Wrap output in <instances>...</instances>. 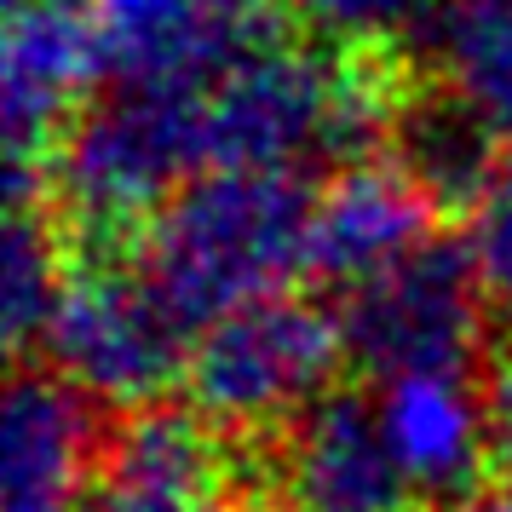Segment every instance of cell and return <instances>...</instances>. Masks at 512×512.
<instances>
[{"label":"cell","mask_w":512,"mask_h":512,"mask_svg":"<svg viewBox=\"0 0 512 512\" xmlns=\"http://www.w3.org/2000/svg\"><path fill=\"white\" fill-rule=\"evenodd\" d=\"M311 202L294 173H196L144 236V277L190 334H202L305 271Z\"/></svg>","instance_id":"cell-1"},{"label":"cell","mask_w":512,"mask_h":512,"mask_svg":"<svg viewBox=\"0 0 512 512\" xmlns=\"http://www.w3.org/2000/svg\"><path fill=\"white\" fill-rule=\"evenodd\" d=\"M397 110L403 98L374 64L265 35L202 93L208 162L294 173L305 156H334L351 167L369 162L380 139H392Z\"/></svg>","instance_id":"cell-2"},{"label":"cell","mask_w":512,"mask_h":512,"mask_svg":"<svg viewBox=\"0 0 512 512\" xmlns=\"http://www.w3.org/2000/svg\"><path fill=\"white\" fill-rule=\"evenodd\" d=\"M202 162V93L116 87L93 110H81V121L52 150L47 185L87 248H116L139 236V225H156Z\"/></svg>","instance_id":"cell-3"},{"label":"cell","mask_w":512,"mask_h":512,"mask_svg":"<svg viewBox=\"0 0 512 512\" xmlns=\"http://www.w3.org/2000/svg\"><path fill=\"white\" fill-rule=\"evenodd\" d=\"M346 357V328L323 305L271 294L219 317L190 346V403L196 415L231 432H265L323 403L328 380Z\"/></svg>","instance_id":"cell-4"},{"label":"cell","mask_w":512,"mask_h":512,"mask_svg":"<svg viewBox=\"0 0 512 512\" xmlns=\"http://www.w3.org/2000/svg\"><path fill=\"white\" fill-rule=\"evenodd\" d=\"M190 328L167 311L150 277L116 271L93 259L64 282V300L52 311L47 357L87 403H116L127 415L156 409L162 392L190 369Z\"/></svg>","instance_id":"cell-5"},{"label":"cell","mask_w":512,"mask_h":512,"mask_svg":"<svg viewBox=\"0 0 512 512\" xmlns=\"http://www.w3.org/2000/svg\"><path fill=\"white\" fill-rule=\"evenodd\" d=\"M484 300L489 294L472 254L455 242H426L403 265L351 288L340 311L346 357H357L380 380L466 374L484 346Z\"/></svg>","instance_id":"cell-6"},{"label":"cell","mask_w":512,"mask_h":512,"mask_svg":"<svg viewBox=\"0 0 512 512\" xmlns=\"http://www.w3.org/2000/svg\"><path fill=\"white\" fill-rule=\"evenodd\" d=\"M98 75H110V64L87 0H29L6 12L0 121L12 150V202L47 196L52 150L81 121V98Z\"/></svg>","instance_id":"cell-7"},{"label":"cell","mask_w":512,"mask_h":512,"mask_svg":"<svg viewBox=\"0 0 512 512\" xmlns=\"http://www.w3.org/2000/svg\"><path fill=\"white\" fill-rule=\"evenodd\" d=\"M282 512H420L369 397L328 392L277 443L271 466Z\"/></svg>","instance_id":"cell-8"},{"label":"cell","mask_w":512,"mask_h":512,"mask_svg":"<svg viewBox=\"0 0 512 512\" xmlns=\"http://www.w3.org/2000/svg\"><path fill=\"white\" fill-rule=\"evenodd\" d=\"M271 0H93L104 64L121 87L208 93L219 70L265 41Z\"/></svg>","instance_id":"cell-9"},{"label":"cell","mask_w":512,"mask_h":512,"mask_svg":"<svg viewBox=\"0 0 512 512\" xmlns=\"http://www.w3.org/2000/svg\"><path fill=\"white\" fill-rule=\"evenodd\" d=\"M104 443L64 374H18L0 403V512H93Z\"/></svg>","instance_id":"cell-10"},{"label":"cell","mask_w":512,"mask_h":512,"mask_svg":"<svg viewBox=\"0 0 512 512\" xmlns=\"http://www.w3.org/2000/svg\"><path fill=\"white\" fill-rule=\"evenodd\" d=\"M374 415L420 501H449V507L478 501V484L501 443H495L489 397L466 374L386 380L374 397Z\"/></svg>","instance_id":"cell-11"},{"label":"cell","mask_w":512,"mask_h":512,"mask_svg":"<svg viewBox=\"0 0 512 512\" xmlns=\"http://www.w3.org/2000/svg\"><path fill=\"white\" fill-rule=\"evenodd\" d=\"M231 455L196 409H139L104 443L93 512H225Z\"/></svg>","instance_id":"cell-12"},{"label":"cell","mask_w":512,"mask_h":512,"mask_svg":"<svg viewBox=\"0 0 512 512\" xmlns=\"http://www.w3.org/2000/svg\"><path fill=\"white\" fill-rule=\"evenodd\" d=\"M426 231H432V202L403 167L351 162L311 202L305 271L340 288H363L380 271L403 265L415 248H426L432 242Z\"/></svg>","instance_id":"cell-13"},{"label":"cell","mask_w":512,"mask_h":512,"mask_svg":"<svg viewBox=\"0 0 512 512\" xmlns=\"http://www.w3.org/2000/svg\"><path fill=\"white\" fill-rule=\"evenodd\" d=\"M501 127L455 93H432L397 110L392 144L403 173L432 208H478L501 173Z\"/></svg>","instance_id":"cell-14"},{"label":"cell","mask_w":512,"mask_h":512,"mask_svg":"<svg viewBox=\"0 0 512 512\" xmlns=\"http://www.w3.org/2000/svg\"><path fill=\"white\" fill-rule=\"evenodd\" d=\"M426 47L449 93L495 127H512V0H443L426 24Z\"/></svg>","instance_id":"cell-15"},{"label":"cell","mask_w":512,"mask_h":512,"mask_svg":"<svg viewBox=\"0 0 512 512\" xmlns=\"http://www.w3.org/2000/svg\"><path fill=\"white\" fill-rule=\"evenodd\" d=\"M64 282L70 277L58 265L47 213L35 202H12L6 236H0V323H6V340L18 351L47 340L52 311L64 300Z\"/></svg>","instance_id":"cell-16"},{"label":"cell","mask_w":512,"mask_h":512,"mask_svg":"<svg viewBox=\"0 0 512 512\" xmlns=\"http://www.w3.org/2000/svg\"><path fill=\"white\" fill-rule=\"evenodd\" d=\"M294 6L334 47H380L392 35L426 29L443 0H294Z\"/></svg>","instance_id":"cell-17"},{"label":"cell","mask_w":512,"mask_h":512,"mask_svg":"<svg viewBox=\"0 0 512 512\" xmlns=\"http://www.w3.org/2000/svg\"><path fill=\"white\" fill-rule=\"evenodd\" d=\"M466 254L478 265L489 300L512 305V156L501 162L495 185L484 190V202L472 208V236H466Z\"/></svg>","instance_id":"cell-18"},{"label":"cell","mask_w":512,"mask_h":512,"mask_svg":"<svg viewBox=\"0 0 512 512\" xmlns=\"http://www.w3.org/2000/svg\"><path fill=\"white\" fill-rule=\"evenodd\" d=\"M489 415H495V443H501V455L512 461V369H501V380H495Z\"/></svg>","instance_id":"cell-19"},{"label":"cell","mask_w":512,"mask_h":512,"mask_svg":"<svg viewBox=\"0 0 512 512\" xmlns=\"http://www.w3.org/2000/svg\"><path fill=\"white\" fill-rule=\"evenodd\" d=\"M449 512H512V495H478L466 507H449Z\"/></svg>","instance_id":"cell-20"},{"label":"cell","mask_w":512,"mask_h":512,"mask_svg":"<svg viewBox=\"0 0 512 512\" xmlns=\"http://www.w3.org/2000/svg\"><path fill=\"white\" fill-rule=\"evenodd\" d=\"M12 6H29V0H6V12H12Z\"/></svg>","instance_id":"cell-21"}]
</instances>
